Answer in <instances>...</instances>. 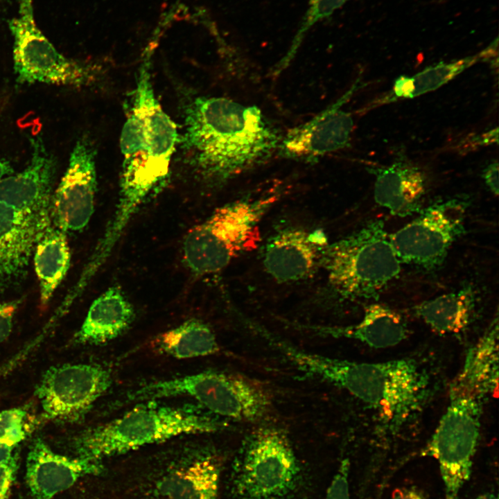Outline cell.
Wrapping results in <instances>:
<instances>
[{"label": "cell", "mask_w": 499, "mask_h": 499, "mask_svg": "<svg viewBox=\"0 0 499 499\" xmlns=\"http://www.w3.org/2000/svg\"><path fill=\"white\" fill-rule=\"evenodd\" d=\"M179 143L185 162L207 186L220 188L265 162L281 137L256 105L198 96L184 111Z\"/></svg>", "instance_id": "obj_1"}, {"label": "cell", "mask_w": 499, "mask_h": 499, "mask_svg": "<svg viewBox=\"0 0 499 499\" xmlns=\"http://www.w3.org/2000/svg\"><path fill=\"white\" fill-rule=\"evenodd\" d=\"M498 316L467 350L464 363L449 386L448 403L430 438L427 455L439 464L442 479L466 480L480 439L484 408L497 394Z\"/></svg>", "instance_id": "obj_2"}, {"label": "cell", "mask_w": 499, "mask_h": 499, "mask_svg": "<svg viewBox=\"0 0 499 499\" xmlns=\"http://www.w3.org/2000/svg\"><path fill=\"white\" fill-rule=\"evenodd\" d=\"M309 371L361 401L383 427L394 432L421 410L431 394L428 373L412 358L359 362L317 354Z\"/></svg>", "instance_id": "obj_3"}, {"label": "cell", "mask_w": 499, "mask_h": 499, "mask_svg": "<svg viewBox=\"0 0 499 499\" xmlns=\"http://www.w3.org/2000/svg\"><path fill=\"white\" fill-rule=\"evenodd\" d=\"M179 138L175 123L156 98L147 58L139 69L130 109L121 133L120 182L155 191L168 177Z\"/></svg>", "instance_id": "obj_4"}, {"label": "cell", "mask_w": 499, "mask_h": 499, "mask_svg": "<svg viewBox=\"0 0 499 499\" xmlns=\"http://www.w3.org/2000/svg\"><path fill=\"white\" fill-rule=\"evenodd\" d=\"M401 265L380 219L327 243L320 260L330 288L344 300H376L399 277Z\"/></svg>", "instance_id": "obj_5"}, {"label": "cell", "mask_w": 499, "mask_h": 499, "mask_svg": "<svg viewBox=\"0 0 499 499\" xmlns=\"http://www.w3.org/2000/svg\"><path fill=\"white\" fill-rule=\"evenodd\" d=\"M279 198V193L246 196L217 208L184 236L186 266L198 276L211 274L254 250L261 238L260 222Z\"/></svg>", "instance_id": "obj_6"}, {"label": "cell", "mask_w": 499, "mask_h": 499, "mask_svg": "<svg viewBox=\"0 0 499 499\" xmlns=\"http://www.w3.org/2000/svg\"><path fill=\"white\" fill-rule=\"evenodd\" d=\"M221 427L215 418L193 411L149 404L84 431L74 445L78 457L99 461L177 436L209 433Z\"/></svg>", "instance_id": "obj_7"}, {"label": "cell", "mask_w": 499, "mask_h": 499, "mask_svg": "<svg viewBox=\"0 0 499 499\" xmlns=\"http://www.w3.org/2000/svg\"><path fill=\"white\" fill-rule=\"evenodd\" d=\"M304 471L287 435L274 427L254 430L243 440L232 464L233 499H292Z\"/></svg>", "instance_id": "obj_8"}, {"label": "cell", "mask_w": 499, "mask_h": 499, "mask_svg": "<svg viewBox=\"0 0 499 499\" xmlns=\"http://www.w3.org/2000/svg\"><path fill=\"white\" fill-rule=\"evenodd\" d=\"M174 396L193 398L219 416L256 421L269 412L271 401L266 390L239 375L204 371L144 385L128 394L127 401Z\"/></svg>", "instance_id": "obj_9"}, {"label": "cell", "mask_w": 499, "mask_h": 499, "mask_svg": "<svg viewBox=\"0 0 499 499\" xmlns=\"http://www.w3.org/2000/svg\"><path fill=\"white\" fill-rule=\"evenodd\" d=\"M470 199L456 196L423 207L389 241L401 263L432 270L440 266L453 244L465 233Z\"/></svg>", "instance_id": "obj_10"}, {"label": "cell", "mask_w": 499, "mask_h": 499, "mask_svg": "<svg viewBox=\"0 0 499 499\" xmlns=\"http://www.w3.org/2000/svg\"><path fill=\"white\" fill-rule=\"evenodd\" d=\"M112 383L100 365L64 364L48 369L36 386L46 419L61 423L82 420Z\"/></svg>", "instance_id": "obj_11"}, {"label": "cell", "mask_w": 499, "mask_h": 499, "mask_svg": "<svg viewBox=\"0 0 499 499\" xmlns=\"http://www.w3.org/2000/svg\"><path fill=\"white\" fill-rule=\"evenodd\" d=\"M21 15L12 22L13 59L17 81L80 87L94 80L87 66L64 58L35 27L29 0L22 3Z\"/></svg>", "instance_id": "obj_12"}, {"label": "cell", "mask_w": 499, "mask_h": 499, "mask_svg": "<svg viewBox=\"0 0 499 499\" xmlns=\"http://www.w3.org/2000/svg\"><path fill=\"white\" fill-rule=\"evenodd\" d=\"M358 77L335 102L310 121L290 129L281 138L277 153L290 160L315 163L324 156L349 147L353 119L343 105L361 86Z\"/></svg>", "instance_id": "obj_13"}, {"label": "cell", "mask_w": 499, "mask_h": 499, "mask_svg": "<svg viewBox=\"0 0 499 499\" xmlns=\"http://www.w3.org/2000/svg\"><path fill=\"white\" fill-rule=\"evenodd\" d=\"M96 186V150L82 137L75 144L68 167L53 194V224L67 233L85 228L94 211Z\"/></svg>", "instance_id": "obj_14"}, {"label": "cell", "mask_w": 499, "mask_h": 499, "mask_svg": "<svg viewBox=\"0 0 499 499\" xmlns=\"http://www.w3.org/2000/svg\"><path fill=\"white\" fill-rule=\"evenodd\" d=\"M52 223L51 213H28L0 202V294L26 279L35 245Z\"/></svg>", "instance_id": "obj_15"}, {"label": "cell", "mask_w": 499, "mask_h": 499, "mask_svg": "<svg viewBox=\"0 0 499 499\" xmlns=\"http://www.w3.org/2000/svg\"><path fill=\"white\" fill-rule=\"evenodd\" d=\"M326 244L322 233L288 227L268 239L262 253L263 264L267 273L278 282L305 280L320 266Z\"/></svg>", "instance_id": "obj_16"}, {"label": "cell", "mask_w": 499, "mask_h": 499, "mask_svg": "<svg viewBox=\"0 0 499 499\" xmlns=\"http://www.w3.org/2000/svg\"><path fill=\"white\" fill-rule=\"evenodd\" d=\"M30 141V164L22 172L0 181V202L25 212L51 213L56 161L40 137Z\"/></svg>", "instance_id": "obj_17"}, {"label": "cell", "mask_w": 499, "mask_h": 499, "mask_svg": "<svg viewBox=\"0 0 499 499\" xmlns=\"http://www.w3.org/2000/svg\"><path fill=\"white\" fill-rule=\"evenodd\" d=\"M102 471L99 461L59 455L38 437L29 448L26 479L36 499H51L71 487L80 478L98 475Z\"/></svg>", "instance_id": "obj_18"}, {"label": "cell", "mask_w": 499, "mask_h": 499, "mask_svg": "<svg viewBox=\"0 0 499 499\" xmlns=\"http://www.w3.org/2000/svg\"><path fill=\"white\" fill-rule=\"evenodd\" d=\"M367 170L375 177V202L391 215L405 218L423 207L427 178L421 168L399 158L389 165L370 166Z\"/></svg>", "instance_id": "obj_19"}, {"label": "cell", "mask_w": 499, "mask_h": 499, "mask_svg": "<svg viewBox=\"0 0 499 499\" xmlns=\"http://www.w3.org/2000/svg\"><path fill=\"white\" fill-rule=\"evenodd\" d=\"M306 328L333 338L353 339L374 349L396 346L406 338L408 332L406 322L399 313L377 302L366 306L361 320L356 324Z\"/></svg>", "instance_id": "obj_20"}, {"label": "cell", "mask_w": 499, "mask_h": 499, "mask_svg": "<svg viewBox=\"0 0 499 499\" xmlns=\"http://www.w3.org/2000/svg\"><path fill=\"white\" fill-rule=\"evenodd\" d=\"M134 318V308L122 290L111 286L92 302L74 340L83 344H105L124 333Z\"/></svg>", "instance_id": "obj_21"}, {"label": "cell", "mask_w": 499, "mask_h": 499, "mask_svg": "<svg viewBox=\"0 0 499 499\" xmlns=\"http://www.w3.org/2000/svg\"><path fill=\"white\" fill-rule=\"evenodd\" d=\"M498 38L478 53L450 62L441 61L412 76H401L394 82L392 90L371 107L394 102L401 98H413L433 91L448 83L464 71L481 62L498 57Z\"/></svg>", "instance_id": "obj_22"}, {"label": "cell", "mask_w": 499, "mask_h": 499, "mask_svg": "<svg viewBox=\"0 0 499 499\" xmlns=\"http://www.w3.org/2000/svg\"><path fill=\"white\" fill-rule=\"evenodd\" d=\"M477 297L471 285L442 294L416 305L413 312L433 331L441 335L464 332L473 318Z\"/></svg>", "instance_id": "obj_23"}, {"label": "cell", "mask_w": 499, "mask_h": 499, "mask_svg": "<svg viewBox=\"0 0 499 499\" xmlns=\"http://www.w3.org/2000/svg\"><path fill=\"white\" fill-rule=\"evenodd\" d=\"M220 466L212 457L175 469L157 484V491L170 499H217Z\"/></svg>", "instance_id": "obj_24"}, {"label": "cell", "mask_w": 499, "mask_h": 499, "mask_svg": "<svg viewBox=\"0 0 499 499\" xmlns=\"http://www.w3.org/2000/svg\"><path fill=\"white\" fill-rule=\"evenodd\" d=\"M33 259L39 281L40 301L46 305L70 267L71 254L67 232L52 222L38 240Z\"/></svg>", "instance_id": "obj_25"}, {"label": "cell", "mask_w": 499, "mask_h": 499, "mask_svg": "<svg viewBox=\"0 0 499 499\" xmlns=\"http://www.w3.org/2000/svg\"><path fill=\"white\" fill-rule=\"evenodd\" d=\"M155 344L160 351L178 359L209 356L218 351L212 330L197 319L187 320L164 332L157 338Z\"/></svg>", "instance_id": "obj_26"}, {"label": "cell", "mask_w": 499, "mask_h": 499, "mask_svg": "<svg viewBox=\"0 0 499 499\" xmlns=\"http://www.w3.org/2000/svg\"><path fill=\"white\" fill-rule=\"evenodd\" d=\"M349 1L350 0H310L308 8L289 51L277 67L279 71L283 69L294 58L308 30L316 23L331 16Z\"/></svg>", "instance_id": "obj_27"}, {"label": "cell", "mask_w": 499, "mask_h": 499, "mask_svg": "<svg viewBox=\"0 0 499 499\" xmlns=\"http://www.w3.org/2000/svg\"><path fill=\"white\" fill-rule=\"evenodd\" d=\"M26 417V412L22 408L0 412V442L17 446L24 439Z\"/></svg>", "instance_id": "obj_28"}, {"label": "cell", "mask_w": 499, "mask_h": 499, "mask_svg": "<svg viewBox=\"0 0 499 499\" xmlns=\"http://www.w3.org/2000/svg\"><path fill=\"white\" fill-rule=\"evenodd\" d=\"M349 461L343 459L328 487L325 499H349Z\"/></svg>", "instance_id": "obj_29"}, {"label": "cell", "mask_w": 499, "mask_h": 499, "mask_svg": "<svg viewBox=\"0 0 499 499\" xmlns=\"http://www.w3.org/2000/svg\"><path fill=\"white\" fill-rule=\"evenodd\" d=\"M17 301L0 303V344L10 335Z\"/></svg>", "instance_id": "obj_30"}, {"label": "cell", "mask_w": 499, "mask_h": 499, "mask_svg": "<svg viewBox=\"0 0 499 499\" xmlns=\"http://www.w3.org/2000/svg\"><path fill=\"white\" fill-rule=\"evenodd\" d=\"M17 469L14 457L10 462L0 466V499H4L8 492Z\"/></svg>", "instance_id": "obj_31"}, {"label": "cell", "mask_w": 499, "mask_h": 499, "mask_svg": "<svg viewBox=\"0 0 499 499\" xmlns=\"http://www.w3.org/2000/svg\"><path fill=\"white\" fill-rule=\"evenodd\" d=\"M482 177L489 191L498 195L499 193L498 162L491 161L483 170Z\"/></svg>", "instance_id": "obj_32"}, {"label": "cell", "mask_w": 499, "mask_h": 499, "mask_svg": "<svg viewBox=\"0 0 499 499\" xmlns=\"http://www.w3.org/2000/svg\"><path fill=\"white\" fill-rule=\"evenodd\" d=\"M391 499H425L423 494L415 488L396 489Z\"/></svg>", "instance_id": "obj_33"}, {"label": "cell", "mask_w": 499, "mask_h": 499, "mask_svg": "<svg viewBox=\"0 0 499 499\" xmlns=\"http://www.w3.org/2000/svg\"><path fill=\"white\" fill-rule=\"evenodd\" d=\"M17 446L0 442V466L10 462L15 456L12 451Z\"/></svg>", "instance_id": "obj_34"}, {"label": "cell", "mask_w": 499, "mask_h": 499, "mask_svg": "<svg viewBox=\"0 0 499 499\" xmlns=\"http://www.w3.org/2000/svg\"><path fill=\"white\" fill-rule=\"evenodd\" d=\"M12 172V168L8 162L0 161V181Z\"/></svg>", "instance_id": "obj_35"}, {"label": "cell", "mask_w": 499, "mask_h": 499, "mask_svg": "<svg viewBox=\"0 0 499 499\" xmlns=\"http://www.w3.org/2000/svg\"><path fill=\"white\" fill-rule=\"evenodd\" d=\"M477 499H498V498L493 493H485L479 496Z\"/></svg>", "instance_id": "obj_36"}, {"label": "cell", "mask_w": 499, "mask_h": 499, "mask_svg": "<svg viewBox=\"0 0 499 499\" xmlns=\"http://www.w3.org/2000/svg\"><path fill=\"white\" fill-rule=\"evenodd\" d=\"M150 499H170V498L162 497V498H150Z\"/></svg>", "instance_id": "obj_37"}, {"label": "cell", "mask_w": 499, "mask_h": 499, "mask_svg": "<svg viewBox=\"0 0 499 499\" xmlns=\"http://www.w3.org/2000/svg\"><path fill=\"white\" fill-rule=\"evenodd\" d=\"M441 1H444L445 0H440Z\"/></svg>", "instance_id": "obj_38"}]
</instances>
